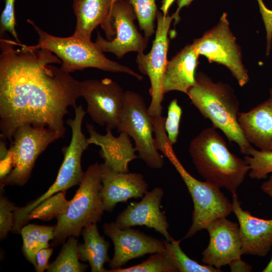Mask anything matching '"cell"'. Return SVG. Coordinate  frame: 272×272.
Here are the masks:
<instances>
[{"instance_id": "obj_1", "label": "cell", "mask_w": 272, "mask_h": 272, "mask_svg": "<svg viewBox=\"0 0 272 272\" xmlns=\"http://www.w3.org/2000/svg\"><path fill=\"white\" fill-rule=\"evenodd\" d=\"M2 37L0 39L1 139L11 144L19 126L46 127L62 138L64 117L81 97V82L60 67L51 51Z\"/></svg>"}, {"instance_id": "obj_2", "label": "cell", "mask_w": 272, "mask_h": 272, "mask_svg": "<svg viewBox=\"0 0 272 272\" xmlns=\"http://www.w3.org/2000/svg\"><path fill=\"white\" fill-rule=\"evenodd\" d=\"M187 95L215 128L221 130L230 142L237 144L241 153L249 155L253 147L239 124V102L230 85L215 82L205 73L199 72L195 74V83Z\"/></svg>"}, {"instance_id": "obj_3", "label": "cell", "mask_w": 272, "mask_h": 272, "mask_svg": "<svg viewBox=\"0 0 272 272\" xmlns=\"http://www.w3.org/2000/svg\"><path fill=\"white\" fill-rule=\"evenodd\" d=\"M188 151L198 173L206 181L232 194L236 193L250 170L245 159L229 151L214 127L202 130L191 141Z\"/></svg>"}, {"instance_id": "obj_4", "label": "cell", "mask_w": 272, "mask_h": 272, "mask_svg": "<svg viewBox=\"0 0 272 272\" xmlns=\"http://www.w3.org/2000/svg\"><path fill=\"white\" fill-rule=\"evenodd\" d=\"M79 185L64 212L56 218L52 246L63 244L70 236H79L84 228L101 220L105 211L100 196V164L96 162L90 165Z\"/></svg>"}, {"instance_id": "obj_5", "label": "cell", "mask_w": 272, "mask_h": 272, "mask_svg": "<svg viewBox=\"0 0 272 272\" xmlns=\"http://www.w3.org/2000/svg\"><path fill=\"white\" fill-rule=\"evenodd\" d=\"M157 149L167 158L185 183L193 203L191 225L184 238H189L206 229L215 220L227 217L232 212V202L220 188L208 181H201L192 176L176 157L165 133L155 138Z\"/></svg>"}, {"instance_id": "obj_6", "label": "cell", "mask_w": 272, "mask_h": 272, "mask_svg": "<svg viewBox=\"0 0 272 272\" xmlns=\"http://www.w3.org/2000/svg\"><path fill=\"white\" fill-rule=\"evenodd\" d=\"M36 31L38 42L31 46L36 49L49 50L56 55L61 61L60 68L71 73L86 68H96L104 71L123 73L131 75L138 80L143 77L127 66L121 64L106 57L92 41H88L73 35L66 37L51 35L34 22L28 19Z\"/></svg>"}, {"instance_id": "obj_7", "label": "cell", "mask_w": 272, "mask_h": 272, "mask_svg": "<svg viewBox=\"0 0 272 272\" xmlns=\"http://www.w3.org/2000/svg\"><path fill=\"white\" fill-rule=\"evenodd\" d=\"M117 131L125 132L134 142L138 157L152 169L161 168L163 156L157 149L154 137L152 118L148 112L143 97L132 91L124 92L123 108L120 115Z\"/></svg>"}, {"instance_id": "obj_8", "label": "cell", "mask_w": 272, "mask_h": 272, "mask_svg": "<svg viewBox=\"0 0 272 272\" xmlns=\"http://www.w3.org/2000/svg\"><path fill=\"white\" fill-rule=\"evenodd\" d=\"M60 138L57 132L46 127L24 124L18 127L9 148L13 168L1 179V188L6 185L24 186L29 179L39 156Z\"/></svg>"}, {"instance_id": "obj_9", "label": "cell", "mask_w": 272, "mask_h": 272, "mask_svg": "<svg viewBox=\"0 0 272 272\" xmlns=\"http://www.w3.org/2000/svg\"><path fill=\"white\" fill-rule=\"evenodd\" d=\"M197 54L205 56L210 63L226 66L243 87L249 81L248 71L242 61L240 46L230 30L227 14L224 13L218 24L192 43Z\"/></svg>"}, {"instance_id": "obj_10", "label": "cell", "mask_w": 272, "mask_h": 272, "mask_svg": "<svg viewBox=\"0 0 272 272\" xmlns=\"http://www.w3.org/2000/svg\"><path fill=\"white\" fill-rule=\"evenodd\" d=\"M174 19L173 14L165 16L158 11L155 37L151 49L147 54L138 53L135 59L139 71L147 75L150 81L151 101L148 112L152 118L162 116V103L165 94L163 82L168 61L167 56L170 42L168 32Z\"/></svg>"}, {"instance_id": "obj_11", "label": "cell", "mask_w": 272, "mask_h": 272, "mask_svg": "<svg viewBox=\"0 0 272 272\" xmlns=\"http://www.w3.org/2000/svg\"><path fill=\"white\" fill-rule=\"evenodd\" d=\"M226 218L215 220L206 228L210 241L202 252V261L219 269L228 264L232 271H250L251 266L241 258L242 254L239 227Z\"/></svg>"}, {"instance_id": "obj_12", "label": "cell", "mask_w": 272, "mask_h": 272, "mask_svg": "<svg viewBox=\"0 0 272 272\" xmlns=\"http://www.w3.org/2000/svg\"><path fill=\"white\" fill-rule=\"evenodd\" d=\"M81 91L92 120L101 126L117 128L124 103L121 86L108 78L87 79L81 82Z\"/></svg>"}, {"instance_id": "obj_13", "label": "cell", "mask_w": 272, "mask_h": 272, "mask_svg": "<svg viewBox=\"0 0 272 272\" xmlns=\"http://www.w3.org/2000/svg\"><path fill=\"white\" fill-rule=\"evenodd\" d=\"M110 16L116 32L115 37L108 40L98 32L94 42L98 49L103 53H112L119 59L129 52H144L149 39L139 32L134 23L137 17L128 1L115 2L111 7Z\"/></svg>"}, {"instance_id": "obj_14", "label": "cell", "mask_w": 272, "mask_h": 272, "mask_svg": "<svg viewBox=\"0 0 272 272\" xmlns=\"http://www.w3.org/2000/svg\"><path fill=\"white\" fill-rule=\"evenodd\" d=\"M103 228L114 244V254L109 262L110 269L122 267L129 260L147 254L166 251L163 241L131 227L120 228L115 222H110L105 223Z\"/></svg>"}, {"instance_id": "obj_15", "label": "cell", "mask_w": 272, "mask_h": 272, "mask_svg": "<svg viewBox=\"0 0 272 272\" xmlns=\"http://www.w3.org/2000/svg\"><path fill=\"white\" fill-rule=\"evenodd\" d=\"M164 194L163 189L159 187L148 191L140 201L130 203L120 213L115 223L120 228L137 226L153 228L162 235L166 241H171L173 238L168 232L169 225L161 209Z\"/></svg>"}, {"instance_id": "obj_16", "label": "cell", "mask_w": 272, "mask_h": 272, "mask_svg": "<svg viewBox=\"0 0 272 272\" xmlns=\"http://www.w3.org/2000/svg\"><path fill=\"white\" fill-rule=\"evenodd\" d=\"M100 168V196L105 211L112 212L119 202L142 198L148 191V184L142 174L117 172L104 163Z\"/></svg>"}, {"instance_id": "obj_17", "label": "cell", "mask_w": 272, "mask_h": 272, "mask_svg": "<svg viewBox=\"0 0 272 272\" xmlns=\"http://www.w3.org/2000/svg\"><path fill=\"white\" fill-rule=\"evenodd\" d=\"M232 206L239 222L242 254L266 255L272 246V219H259L243 210L236 193L232 194Z\"/></svg>"}, {"instance_id": "obj_18", "label": "cell", "mask_w": 272, "mask_h": 272, "mask_svg": "<svg viewBox=\"0 0 272 272\" xmlns=\"http://www.w3.org/2000/svg\"><path fill=\"white\" fill-rule=\"evenodd\" d=\"M86 126L89 133L87 142L89 145L100 147V155L104 160V164L117 172H129V163L139 158L130 137L124 131L115 137L112 129L108 127H106V134H101L92 124L88 123Z\"/></svg>"}, {"instance_id": "obj_19", "label": "cell", "mask_w": 272, "mask_h": 272, "mask_svg": "<svg viewBox=\"0 0 272 272\" xmlns=\"http://www.w3.org/2000/svg\"><path fill=\"white\" fill-rule=\"evenodd\" d=\"M111 6V0H74L77 19L74 35L91 41L93 31L100 25L107 40H112L116 32L110 16Z\"/></svg>"}, {"instance_id": "obj_20", "label": "cell", "mask_w": 272, "mask_h": 272, "mask_svg": "<svg viewBox=\"0 0 272 272\" xmlns=\"http://www.w3.org/2000/svg\"><path fill=\"white\" fill-rule=\"evenodd\" d=\"M238 121L250 144L272 152V98L247 112H239Z\"/></svg>"}, {"instance_id": "obj_21", "label": "cell", "mask_w": 272, "mask_h": 272, "mask_svg": "<svg viewBox=\"0 0 272 272\" xmlns=\"http://www.w3.org/2000/svg\"><path fill=\"white\" fill-rule=\"evenodd\" d=\"M198 56L191 43L185 46L168 61L163 82L165 94L176 91L187 95L195 83Z\"/></svg>"}, {"instance_id": "obj_22", "label": "cell", "mask_w": 272, "mask_h": 272, "mask_svg": "<svg viewBox=\"0 0 272 272\" xmlns=\"http://www.w3.org/2000/svg\"><path fill=\"white\" fill-rule=\"evenodd\" d=\"M81 234L83 243H79L78 252L80 260L88 262L92 272H108L104 264L109 262L110 243L99 233L96 224L84 228Z\"/></svg>"}, {"instance_id": "obj_23", "label": "cell", "mask_w": 272, "mask_h": 272, "mask_svg": "<svg viewBox=\"0 0 272 272\" xmlns=\"http://www.w3.org/2000/svg\"><path fill=\"white\" fill-rule=\"evenodd\" d=\"M54 226L28 224L20 230L23 240L22 252L26 259L36 266V255L41 249L49 247L54 237Z\"/></svg>"}, {"instance_id": "obj_24", "label": "cell", "mask_w": 272, "mask_h": 272, "mask_svg": "<svg viewBox=\"0 0 272 272\" xmlns=\"http://www.w3.org/2000/svg\"><path fill=\"white\" fill-rule=\"evenodd\" d=\"M73 236L68 240L61 249L59 254L52 263L49 264L48 272H83L88 265L80 261L78 252V241Z\"/></svg>"}, {"instance_id": "obj_25", "label": "cell", "mask_w": 272, "mask_h": 272, "mask_svg": "<svg viewBox=\"0 0 272 272\" xmlns=\"http://www.w3.org/2000/svg\"><path fill=\"white\" fill-rule=\"evenodd\" d=\"M166 251L171 262L180 272H219L221 269L209 265H202L188 257L181 249V240L174 239L170 242L163 240Z\"/></svg>"}, {"instance_id": "obj_26", "label": "cell", "mask_w": 272, "mask_h": 272, "mask_svg": "<svg viewBox=\"0 0 272 272\" xmlns=\"http://www.w3.org/2000/svg\"><path fill=\"white\" fill-rule=\"evenodd\" d=\"M66 192V190L61 191L43 200L29 213L28 221H48L63 213L70 201L65 197Z\"/></svg>"}, {"instance_id": "obj_27", "label": "cell", "mask_w": 272, "mask_h": 272, "mask_svg": "<svg viewBox=\"0 0 272 272\" xmlns=\"http://www.w3.org/2000/svg\"><path fill=\"white\" fill-rule=\"evenodd\" d=\"M108 272H178V270L165 251L153 253L138 264L109 269Z\"/></svg>"}, {"instance_id": "obj_28", "label": "cell", "mask_w": 272, "mask_h": 272, "mask_svg": "<svg viewBox=\"0 0 272 272\" xmlns=\"http://www.w3.org/2000/svg\"><path fill=\"white\" fill-rule=\"evenodd\" d=\"M131 5L140 29L149 38L155 32V21L158 12L157 0H127Z\"/></svg>"}, {"instance_id": "obj_29", "label": "cell", "mask_w": 272, "mask_h": 272, "mask_svg": "<svg viewBox=\"0 0 272 272\" xmlns=\"http://www.w3.org/2000/svg\"><path fill=\"white\" fill-rule=\"evenodd\" d=\"M244 159L250 167L249 176L251 178L263 179L272 173V152L252 148Z\"/></svg>"}, {"instance_id": "obj_30", "label": "cell", "mask_w": 272, "mask_h": 272, "mask_svg": "<svg viewBox=\"0 0 272 272\" xmlns=\"http://www.w3.org/2000/svg\"><path fill=\"white\" fill-rule=\"evenodd\" d=\"M182 113V108L177 99H173L168 106L167 115L164 121L167 138L172 146L175 145L178 140Z\"/></svg>"}, {"instance_id": "obj_31", "label": "cell", "mask_w": 272, "mask_h": 272, "mask_svg": "<svg viewBox=\"0 0 272 272\" xmlns=\"http://www.w3.org/2000/svg\"><path fill=\"white\" fill-rule=\"evenodd\" d=\"M16 206L5 196L0 197V239H5L14 225V211Z\"/></svg>"}, {"instance_id": "obj_32", "label": "cell", "mask_w": 272, "mask_h": 272, "mask_svg": "<svg viewBox=\"0 0 272 272\" xmlns=\"http://www.w3.org/2000/svg\"><path fill=\"white\" fill-rule=\"evenodd\" d=\"M15 0H6L5 8L0 19V32L2 36L5 32H9L16 42L20 43L15 29Z\"/></svg>"}, {"instance_id": "obj_33", "label": "cell", "mask_w": 272, "mask_h": 272, "mask_svg": "<svg viewBox=\"0 0 272 272\" xmlns=\"http://www.w3.org/2000/svg\"><path fill=\"white\" fill-rule=\"evenodd\" d=\"M259 11L264 24L266 32V55L268 56L270 51L272 40V10L268 9L262 0H257Z\"/></svg>"}, {"instance_id": "obj_34", "label": "cell", "mask_w": 272, "mask_h": 272, "mask_svg": "<svg viewBox=\"0 0 272 272\" xmlns=\"http://www.w3.org/2000/svg\"><path fill=\"white\" fill-rule=\"evenodd\" d=\"M53 252V248H44L40 250L36 255V271L43 272L47 270L49 266L48 260Z\"/></svg>"}, {"instance_id": "obj_35", "label": "cell", "mask_w": 272, "mask_h": 272, "mask_svg": "<svg viewBox=\"0 0 272 272\" xmlns=\"http://www.w3.org/2000/svg\"><path fill=\"white\" fill-rule=\"evenodd\" d=\"M193 0H177V8L174 13H173L174 16V26H175L179 23L180 17L179 13L180 10L184 7H188L192 2Z\"/></svg>"}, {"instance_id": "obj_36", "label": "cell", "mask_w": 272, "mask_h": 272, "mask_svg": "<svg viewBox=\"0 0 272 272\" xmlns=\"http://www.w3.org/2000/svg\"><path fill=\"white\" fill-rule=\"evenodd\" d=\"M261 189L272 198V173L268 179L262 183Z\"/></svg>"}, {"instance_id": "obj_37", "label": "cell", "mask_w": 272, "mask_h": 272, "mask_svg": "<svg viewBox=\"0 0 272 272\" xmlns=\"http://www.w3.org/2000/svg\"><path fill=\"white\" fill-rule=\"evenodd\" d=\"M175 1V0H162L160 10L164 16H166L168 15L169 9Z\"/></svg>"}, {"instance_id": "obj_38", "label": "cell", "mask_w": 272, "mask_h": 272, "mask_svg": "<svg viewBox=\"0 0 272 272\" xmlns=\"http://www.w3.org/2000/svg\"><path fill=\"white\" fill-rule=\"evenodd\" d=\"M263 272H272V258L266 266L263 269Z\"/></svg>"}, {"instance_id": "obj_39", "label": "cell", "mask_w": 272, "mask_h": 272, "mask_svg": "<svg viewBox=\"0 0 272 272\" xmlns=\"http://www.w3.org/2000/svg\"><path fill=\"white\" fill-rule=\"evenodd\" d=\"M112 1V5L116 2L118 1H121V0H111ZM111 6V7H112Z\"/></svg>"}, {"instance_id": "obj_40", "label": "cell", "mask_w": 272, "mask_h": 272, "mask_svg": "<svg viewBox=\"0 0 272 272\" xmlns=\"http://www.w3.org/2000/svg\"><path fill=\"white\" fill-rule=\"evenodd\" d=\"M269 94H270V97L272 98V88L270 89L269 90Z\"/></svg>"}]
</instances>
